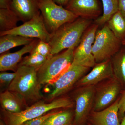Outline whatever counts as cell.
Segmentation results:
<instances>
[{"label": "cell", "instance_id": "7", "mask_svg": "<svg viewBox=\"0 0 125 125\" xmlns=\"http://www.w3.org/2000/svg\"><path fill=\"white\" fill-rule=\"evenodd\" d=\"M90 69L73 61L69 68L52 84L53 90L47 96V100L53 101L65 93L84 76Z\"/></svg>", "mask_w": 125, "mask_h": 125}, {"label": "cell", "instance_id": "12", "mask_svg": "<svg viewBox=\"0 0 125 125\" xmlns=\"http://www.w3.org/2000/svg\"><path fill=\"white\" fill-rule=\"evenodd\" d=\"M114 77L111 60L97 63L91 71L85 75L76 83V85L82 87L94 85L102 81Z\"/></svg>", "mask_w": 125, "mask_h": 125}, {"label": "cell", "instance_id": "31", "mask_svg": "<svg viewBox=\"0 0 125 125\" xmlns=\"http://www.w3.org/2000/svg\"><path fill=\"white\" fill-rule=\"evenodd\" d=\"M53 1L59 5L65 7L69 2L70 0H53Z\"/></svg>", "mask_w": 125, "mask_h": 125}, {"label": "cell", "instance_id": "19", "mask_svg": "<svg viewBox=\"0 0 125 125\" xmlns=\"http://www.w3.org/2000/svg\"><path fill=\"white\" fill-rule=\"evenodd\" d=\"M114 76L119 81L122 86H125V46L111 59Z\"/></svg>", "mask_w": 125, "mask_h": 125}, {"label": "cell", "instance_id": "6", "mask_svg": "<svg viewBox=\"0 0 125 125\" xmlns=\"http://www.w3.org/2000/svg\"><path fill=\"white\" fill-rule=\"evenodd\" d=\"M39 7L47 29L51 33L65 24L73 22L79 18L53 0H40Z\"/></svg>", "mask_w": 125, "mask_h": 125}, {"label": "cell", "instance_id": "30", "mask_svg": "<svg viewBox=\"0 0 125 125\" xmlns=\"http://www.w3.org/2000/svg\"><path fill=\"white\" fill-rule=\"evenodd\" d=\"M11 0H0V9L10 8Z\"/></svg>", "mask_w": 125, "mask_h": 125}, {"label": "cell", "instance_id": "18", "mask_svg": "<svg viewBox=\"0 0 125 125\" xmlns=\"http://www.w3.org/2000/svg\"><path fill=\"white\" fill-rule=\"evenodd\" d=\"M34 39L14 34H6L0 36V54H4L10 49L16 47L29 45Z\"/></svg>", "mask_w": 125, "mask_h": 125}, {"label": "cell", "instance_id": "29", "mask_svg": "<svg viewBox=\"0 0 125 125\" xmlns=\"http://www.w3.org/2000/svg\"><path fill=\"white\" fill-rule=\"evenodd\" d=\"M118 10L125 18V0H118Z\"/></svg>", "mask_w": 125, "mask_h": 125}, {"label": "cell", "instance_id": "16", "mask_svg": "<svg viewBox=\"0 0 125 125\" xmlns=\"http://www.w3.org/2000/svg\"><path fill=\"white\" fill-rule=\"evenodd\" d=\"M118 101L100 111L92 113L91 120L94 125H120L118 119Z\"/></svg>", "mask_w": 125, "mask_h": 125}, {"label": "cell", "instance_id": "9", "mask_svg": "<svg viewBox=\"0 0 125 125\" xmlns=\"http://www.w3.org/2000/svg\"><path fill=\"white\" fill-rule=\"evenodd\" d=\"M99 26L94 23L86 30L74 50L73 61L90 68L97 64L92 53V48Z\"/></svg>", "mask_w": 125, "mask_h": 125}, {"label": "cell", "instance_id": "17", "mask_svg": "<svg viewBox=\"0 0 125 125\" xmlns=\"http://www.w3.org/2000/svg\"><path fill=\"white\" fill-rule=\"evenodd\" d=\"M0 102L2 109L12 113L22 111L23 110V108L27 106V103L22 99L7 89L1 92Z\"/></svg>", "mask_w": 125, "mask_h": 125}, {"label": "cell", "instance_id": "5", "mask_svg": "<svg viewBox=\"0 0 125 125\" xmlns=\"http://www.w3.org/2000/svg\"><path fill=\"white\" fill-rule=\"evenodd\" d=\"M122 46V41L105 24L97 31L93 45L92 53L96 63L111 60Z\"/></svg>", "mask_w": 125, "mask_h": 125}, {"label": "cell", "instance_id": "28", "mask_svg": "<svg viewBox=\"0 0 125 125\" xmlns=\"http://www.w3.org/2000/svg\"><path fill=\"white\" fill-rule=\"evenodd\" d=\"M118 114L122 116L125 113V90L123 91L118 101Z\"/></svg>", "mask_w": 125, "mask_h": 125}, {"label": "cell", "instance_id": "14", "mask_svg": "<svg viewBox=\"0 0 125 125\" xmlns=\"http://www.w3.org/2000/svg\"><path fill=\"white\" fill-rule=\"evenodd\" d=\"M39 40V39H34L31 43L15 52L1 54L0 57V71L10 70L15 72L18 68V64L21 61L23 56L27 53H31Z\"/></svg>", "mask_w": 125, "mask_h": 125}, {"label": "cell", "instance_id": "21", "mask_svg": "<svg viewBox=\"0 0 125 125\" xmlns=\"http://www.w3.org/2000/svg\"><path fill=\"white\" fill-rule=\"evenodd\" d=\"M115 36L121 41L125 38V18L118 10L106 23Z\"/></svg>", "mask_w": 125, "mask_h": 125}, {"label": "cell", "instance_id": "4", "mask_svg": "<svg viewBox=\"0 0 125 125\" xmlns=\"http://www.w3.org/2000/svg\"><path fill=\"white\" fill-rule=\"evenodd\" d=\"M75 48L66 49L47 60L37 72L38 81L41 85L52 84L65 72L73 60Z\"/></svg>", "mask_w": 125, "mask_h": 125}, {"label": "cell", "instance_id": "11", "mask_svg": "<svg viewBox=\"0 0 125 125\" xmlns=\"http://www.w3.org/2000/svg\"><path fill=\"white\" fill-rule=\"evenodd\" d=\"M96 88L94 85L81 87L75 96V121L80 123L88 115L93 107Z\"/></svg>", "mask_w": 125, "mask_h": 125}, {"label": "cell", "instance_id": "27", "mask_svg": "<svg viewBox=\"0 0 125 125\" xmlns=\"http://www.w3.org/2000/svg\"><path fill=\"white\" fill-rule=\"evenodd\" d=\"M58 111L50 112L46 114L42 115L41 116L38 117L32 120L26 122V123L30 125H42L44 122L51 116L53 115Z\"/></svg>", "mask_w": 125, "mask_h": 125}, {"label": "cell", "instance_id": "32", "mask_svg": "<svg viewBox=\"0 0 125 125\" xmlns=\"http://www.w3.org/2000/svg\"><path fill=\"white\" fill-rule=\"evenodd\" d=\"M120 125H125V116H124V117L122 119L121 122V123H120Z\"/></svg>", "mask_w": 125, "mask_h": 125}, {"label": "cell", "instance_id": "20", "mask_svg": "<svg viewBox=\"0 0 125 125\" xmlns=\"http://www.w3.org/2000/svg\"><path fill=\"white\" fill-rule=\"evenodd\" d=\"M20 20L17 15L11 9H0V32L11 30L18 27Z\"/></svg>", "mask_w": 125, "mask_h": 125}, {"label": "cell", "instance_id": "34", "mask_svg": "<svg viewBox=\"0 0 125 125\" xmlns=\"http://www.w3.org/2000/svg\"><path fill=\"white\" fill-rule=\"evenodd\" d=\"M29 125V124H28V123H26V122H24V123H23V124H22V125Z\"/></svg>", "mask_w": 125, "mask_h": 125}, {"label": "cell", "instance_id": "33", "mask_svg": "<svg viewBox=\"0 0 125 125\" xmlns=\"http://www.w3.org/2000/svg\"><path fill=\"white\" fill-rule=\"evenodd\" d=\"M122 46H125V38L124 40L122 41Z\"/></svg>", "mask_w": 125, "mask_h": 125}, {"label": "cell", "instance_id": "26", "mask_svg": "<svg viewBox=\"0 0 125 125\" xmlns=\"http://www.w3.org/2000/svg\"><path fill=\"white\" fill-rule=\"evenodd\" d=\"M16 72L13 73H8L5 71L1 72L0 73V86L1 90L8 89L16 76Z\"/></svg>", "mask_w": 125, "mask_h": 125}, {"label": "cell", "instance_id": "15", "mask_svg": "<svg viewBox=\"0 0 125 125\" xmlns=\"http://www.w3.org/2000/svg\"><path fill=\"white\" fill-rule=\"evenodd\" d=\"M40 0H11L10 7L23 22L40 14Z\"/></svg>", "mask_w": 125, "mask_h": 125}, {"label": "cell", "instance_id": "10", "mask_svg": "<svg viewBox=\"0 0 125 125\" xmlns=\"http://www.w3.org/2000/svg\"><path fill=\"white\" fill-rule=\"evenodd\" d=\"M122 87L120 83L114 76L97 89L96 88L94 111H101L113 104L116 101Z\"/></svg>", "mask_w": 125, "mask_h": 125}, {"label": "cell", "instance_id": "35", "mask_svg": "<svg viewBox=\"0 0 125 125\" xmlns=\"http://www.w3.org/2000/svg\"><path fill=\"white\" fill-rule=\"evenodd\" d=\"M0 125H5V124H0Z\"/></svg>", "mask_w": 125, "mask_h": 125}, {"label": "cell", "instance_id": "3", "mask_svg": "<svg viewBox=\"0 0 125 125\" xmlns=\"http://www.w3.org/2000/svg\"><path fill=\"white\" fill-rule=\"evenodd\" d=\"M72 101L67 98H56L49 103L39 101L22 111L12 113L4 111L8 125H21L28 121L32 120L54 109L69 108L73 106Z\"/></svg>", "mask_w": 125, "mask_h": 125}, {"label": "cell", "instance_id": "8", "mask_svg": "<svg viewBox=\"0 0 125 125\" xmlns=\"http://www.w3.org/2000/svg\"><path fill=\"white\" fill-rule=\"evenodd\" d=\"M9 34L38 39L48 43L52 37V33L47 29L42 15L40 14L14 29L0 32V36Z\"/></svg>", "mask_w": 125, "mask_h": 125}, {"label": "cell", "instance_id": "24", "mask_svg": "<svg viewBox=\"0 0 125 125\" xmlns=\"http://www.w3.org/2000/svg\"><path fill=\"white\" fill-rule=\"evenodd\" d=\"M48 58L42 55L31 52L29 56H25L18 65L19 66H25L38 69L47 61Z\"/></svg>", "mask_w": 125, "mask_h": 125}, {"label": "cell", "instance_id": "22", "mask_svg": "<svg viewBox=\"0 0 125 125\" xmlns=\"http://www.w3.org/2000/svg\"><path fill=\"white\" fill-rule=\"evenodd\" d=\"M102 2V15L96 19L94 23L99 26L105 24L114 13L118 10V0H101Z\"/></svg>", "mask_w": 125, "mask_h": 125}, {"label": "cell", "instance_id": "13", "mask_svg": "<svg viewBox=\"0 0 125 125\" xmlns=\"http://www.w3.org/2000/svg\"><path fill=\"white\" fill-rule=\"evenodd\" d=\"M65 8L79 18L88 19H96L101 13L97 0H70Z\"/></svg>", "mask_w": 125, "mask_h": 125}, {"label": "cell", "instance_id": "25", "mask_svg": "<svg viewBox=\"0 0 125 125\" xmlns=\"http://www.w3.org/2000/svg\"><path fill=\"white\" fill-rule=\"evenodd\" d=\"M51 52V48L49 43L39 40L31 52L37 53L49 59L52 57Z\"/></svg>", "mask_w": 125, "mask_h": 125}, {"label": "cell", "instance_id": "23", "mask_svg": "<svg viewBox=\"0 0 125 125\" xmlns=\"http://www.w3.org/2000/svg\"><path fill=\"white\" fill-rule=\"evenodd\" d=\"M72 118L70 111H58L42 125H71Z\"/></svg>", "mask_w": 125, "mask_h": 125}, {"label": "cell", "instance_id": "1", "mask_svg": "<svg viewBox=\"0 0 125 125\" xmlns=\"http://www.w3.org/2000/svg\"><path fill=\"white\" fill-rule=\"evenodd\" d=\"M92 24L90 19L78 18L75 20L65 24L52 33L48 43L52 56L65 49L76 48L86 30Z\"/></svg>", "mask_w": 125, "mask_h": 125}, {"label": "cell", "instance_id": "2", "mask_svg": "<svg viewBox=\"0 0 125 125\" xmlns=\"http://www.w3.org/2000/svg\"><path fill=\"white\" fill-rule=\"evenodd\" d=\"M38 70L25 66H19L16 71V76L7 90L19 96L27 104L40 101L42 98V85L38 79Z\"/></svg>", "mask_w": 125, "mask_h": 125}]
</instances>
